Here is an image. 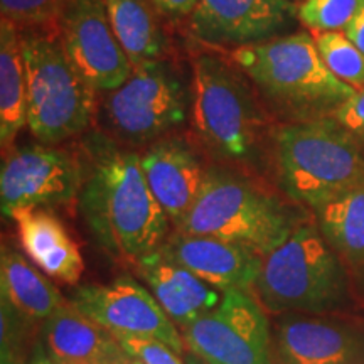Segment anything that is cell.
<instances>
[{
  "mask_svg": "<svg viewBox=\"0 0 364 364\" xmlns=\"http://www.w3.org/2000/svg\"><path fill=\"white\" fill-rule=\"evenodd\" d=\"M85 150L81 216L105 252L136 263L166 243L171 223L150 193L140 154L103 134L90 135Z\"/></svg>",
  "mask_w": 364,
  "mask_h": 364,
  "instance_id": "6da1fadb",
  "label": "cell"
},
{
  "mask_svg": "<svg viewBox=\"0 0 364 364\" xmlns=\"http://www.w3.org/2000/svg\"><path fill=\"white\" fill-rule=\"evenodd\" d=\"M231 58L263 103L289 124L331 117L356 93L326 66L316 39L304 31L243 46L235 49Z\"/></svg>",
  "mask_w": 364,
  "mask_h": 364,
  "instance_id": "7a4b0ae2",
  "label": "cell"
},
{
  "mask_svg": "<svg viewBox=\"0 0 364 364\" xmlns=\"http://www.w3.org/2000/svg\"><path fill=\"white\" fill-rule=\"evenodd\" d=\"M252 85L238 66L215 54L194 59L191 115L196 134L213 156L245 169L260 164L273 135L263 100Z\"/></svg>",
  "mask_w": 364,
  "mask_h": 364,
  "instance_id": "3957f363",
  "label": "cell"
},
{
  "mask_svg": "<svg viewBox=\"0 0 364 364\" xmlns=\"http://www.w3.org/2000/svg\"><path fill=\"white\" fill-rule=\"evenodd\" d=\"M253 294L268 312L326 314L351 306V273L314 223L263 257Z\"/></svg>",
  "mask_w": 364,
  "mask_h": 364,
  "instance_id": "277c9868",
  "label": "cell"
},
{
  "mask_svg": "<svg viewBox=\"0 0 364 364\" xmlns=\"http://www.w3.org/2000/svg\"><path fill=\"white\" fill-rule=\"evenodd\" d=\"M272 154L282 191L314 213L364 177L361 140L332 117L273 129Z\"/></svg>",
  "mask_w": 364,
  "mask_h": 364,
  "instance_id": "5b68a950",
  "label": "cell"
},
{
  "mask_svg": "<svg viewBox=\"0 0 364 364\" xmlns=\"http://www.w3.org/2000/svg\"><path fill=\"white\" fill-rule=\"evenodd\" d=\"M302 220L275 194L230 167H208L198 199L176 231L236 241L265 257Z\"/></svg>",
  "mask_w": 364,
  "mask_h": 364,
  "instance_id": "8992f818",
  "label": "cell"
},
{
  "mask_svg": "<svg viewBox=\"0 0 364 364\" xmlns=\"http://www.w3.org/2000/svg\"><path fill=\"white\" fill-rule=\"evenodd\" d=\"M27 86V127L46 145H58L90 129L97 90L68 59L59 34H22Z\"/></svg>",
  "mask_w": 364,
  "mask_h": 364,
  "instance_id": "52a82bcc",
  "label": "cell"
},
{
  "mask_svg": "<svg viewBox=\"0 0 364 364\" xmlns=\"http://www.w3.org/2000/svg\"><path fill=\"white\" fill-rule=\"evenodd\" d=\"M193 91L166 61L136 65L120 88L108 93L105 118L127 145H150L188 120Z\"/></svg>",
  "mask_w": 364,
  "mask_h": 364,
  "instance_id": "ba28073f",
  "label": "cell"
},
{
  "mask_svg": "<svg viewBox=\"0 0 364 364\" xmlns=\"http://www.w3.org/2000/svg\"><path fill=\"white\" fill-rule=\"evenodd\" d=\"M186 351L208 364H273L272 331L250 290H226L218 306L181 332Z\"/></svg>",
  "mask_w": 364,
  "mask_h": 364,
  "instance_id": "9c48e42d",
  "label": "cell"
},
{
  "mask_svg": "<svg viewBox=\"0 0 364 364\" xmlns=\"http://www.w3.org/2000/svg\"><path fill=\"white\" fill-rule=\"evenodd\" d=\"M83 184V166L54 145L14 150L0 171V209L14 218L22 209H48L76 201Z\"/></svg>",
  "mask_w": 364,
  "mask_h": 364,
  "instance_id": "30bf717a",
  "label": "cell"
},
{
  "mask_svg": "<svg viewBox=\"0 0 364 364\" xmlns=\"http://www.w3.org/2000/svg\"><path fill=\"white\" fill-rule=\"evenodd\" d=\"M70 302L110 331L115 338L161 341L184 354L181 331L162 311L149 289L129 275L108 285H86L73 292Z\"/></svg>",
  "mask_w": 364,
  "mask_h": 364,
  "instance_id": "8fae6325",
  "label": "cell"
},
{
  "mask_svg": "<svg viewBox=\"0 0 364 364\" xmlns=\"http://www.w3.org/2000/svg\"><path fill=\"white\" fill-rule=\"evenodd\" d=\"M59 38L71 65L97 91L110 93L134 73V63L113 33L105 0H70Z\"/></svg>",
  "mask_w": 364,
  "mask_h": 364,
  "instance_id": "7c38bea8",
  "label": "cell"
},
{
  "mask_svg": "<svg viewBox=\"0 0 364 364\" xmlns=\"http://www.w3.org/2000/svg\"><path fill=\"white\" fill-rule=\"evenodd\" d=\"M297 7L292 0H199L189 31L203 43L238 49L290 34Z\"/></svg>",
  "mask_w": 364,
  "mask_h": 364,
  "instance_id": "4fadbf2b",
  "label": "cell"
},
{
  "mask_svg": "<svg viewBox=\"0 0 364 364\" xmlns=\"http://www.w3.org/2000/svg\"><path fill=\"white\" fill-rule=\"evenodd\" d=\"M272 348L275 364H364V331L327 314H280Z\"/></svg>",
  "mask_w": 364,
  "mask_h": 364,
  "instance_id": "5bb4252c",
  "label": "cell"
},
{
  "mask_svg": "<svg viewBox=\"0 0 364 364\" xmlns=\"http://www.w3.org/2000/svg\"><path fill=\"white\" fill-rule=\"evenodd\" d=\"M172 260L215 289L250 290L260 273L263 255L247 245L204 235L176 231L161 247Z\"/></svg>",
  "mask_w": 364,
  "mask_h": 364,
  "instance_id": "9a60e30c",
  "label": "cell"
},
{
  "mask_svg": "<svg viewBox=\"0 0 364 364\" xmlns=\"http://www.w3.org/2000/svg\"><path fill=\"white\" fill-rule=\"evenodd\" d=\"M145 181L172 226L188 216L201 191L206 167L188 142L164 136L140 154Z\"/></svg>",
  "mask_w": 364,
  "mask_h": 364,
  "instance_id": "2e32d148",
  "label": "cell"
},
{
  "mask_svg": "<svg viewBox=\"0 0 364 364\" xmlns=\"http://www.w3.org/2000/svg\"><path fill=\"white\" fill-rule=\"evenodd\" d=\"M140 279L181 332L211 312L221 302L223 292L194 275L162 248L135 263Z\"/></svg>",
  "mask_w": 364,
  "mask_h": 364,
  "instance_id": "e0dca14e",
  "label": "cell"
},
{
  "mask_svg": "<svg viewBox=\"0 0 364 364\" xmlns=\"http://www.w3.org/2000/svg\"><path fill=\"white\" fill-rule=\"evenodd\" d=\"M48 356L61 364H129L134 361L120 341L68 300L43 322Z\"/></svg>",
  "mask_w": 364,
  "mask_h": 364,
  "instance_id": "ac0fdd59",
  "label": "cell"
},
{
  "mask_svg": "<svg viewBox=\"0 0 364 364\" xmlns=\"http://www.w3.org/2000/svg\"><path fill=\"white\" fill-rule=\"evenodd\" d=\"M24 253L53 279L76 285L85 272L80 248L63 223L48 209H22L12 218Z\"/></svg>",
  "mask_w": 364,
  "mask_h": 364,
  "instance_id": "d6986e66",
  "label": "cell"
},
{
  "mask_svg": "<svg viewBox=\"0 0 364 364\" xmlns=\"http://www.w3.org/2000/svg\"><path fill=\"white\" fill-rule=\"evenodd\" d=\"M317 226L351 277L364 282V177L316 211Z\"/></svg>",
  "mask_w": 364,
  "mask_h": 364,
  "instance_id": "ffe728a7",
  "label": "cell"
},
{
  "mask_svg": "<svg viewBox=\"0 0 364 364\" xmlns=\"http://www.w3.org/2000/svg\"><path fill=\"white\" fill-rule=\"evenodd\" d=\"M0 289L2 300L22 318L46 321L65 307L68 300L39 270L17 253L2 247L0 255Z\"/></svg>",
  "mask_w": 364,
  "mask_h": 364,
  "instance_id": "44dd1931",
  "label": "cell"
},
{
  "mask_svg": "<svg viewBox=\"0 0 364 364\" xmlns=\"http://www.w3.org/2000/svg\"><path fill=\"white\" fill-rule=\"evenodd\" d=\"M27 125V86L22 34L14 22H0V142L11 149Z\"/></svg>",
  "mask_w": 364,
  "mask_h": 364,
  "instance_id": "7402d4cb",
  "label": "cell"
},
{
  "mask_svg": "<svg viewBox=\"0 0 364 364\" xmlns=\"http://www.w3.org/2000/svg\"><path fill=\"white\" fill-rule=\"evenodd\" d=\"M108 19L134 66L162 61L166 36L150 0H105Z\"/></svg>",
  "mask_w": 364,
  "mask_h": 364,
  "instance_id": "603a6c76",
  "label": "cell"
},
{
  "mask_svg": "<svg viewBox=\"0 0 364 364\" xmlns=\"http://www.w3.org/2000/svg\"><path fill=\"white\" fill-rule=\"evenodd\" d=\"M314 39L326 66L346 85L353 86L356 91L364 90V54L348 36L341 31H332L316 34Z\"/></svg>",
  "mask_w": 364,
  "mask_h": 364,
  "instance_id": "cb8c5ba5",
  "label": "cell"
},
{
  "mask_svg": "<svg viewBox=\"0 0 364 364\" xmlns=\"http://www.w3.org/2000/svg\"><path fill=\"white\" fill-rule=\"evenodd\" d=\"M364 9V0H304L297 7L299 21L312 33L346 31Z\"/></svg>",
  "mask_w": 364,
  "mask_h": 364,
  "instance_id": "d4e9b609",
  "label": "cell"
},
{
  "mask_svg": "<svg viewBox=\"0 0 364 364\" xmlns=\"http://www.w3.org/2000/svg\"><path fill=\"white\" fill-rule=\"evenodd\" d=\"M70 0H0L4 19L29 31L34 27L59 26Z\"/></svg>",
  "mask_w": 364,
  "mask_h": 364,
  "instance_id": "484cf974",
  "label": "cell"
},
{
  "mask_svg": "<svg viewBox=\"0 0 364 364\" xmlns=\"http://www.w3.org/2000/svg\"><path fill=\"white\" fill-rule=\"evenodd\" d=\"M118 341L125 353L140 364H186L184 359L179 358V353L161 341L129 338H118Z\"/></svg>",
  "mask_w": 364,
  "mask_h": 364,
  "instance_id": "4316f807",
  "label": "cell"
},
{
  "mask_svg": "<svg viewBox=\"0 0 364 364\" xmlns=\"http://www.w3.org/2000/svg\"><path fill=\"white\" fill-rule=\"evenodd\" d=\"M338 124L364 140V90H359L344 103H341L331 115Z\"/></svg>",
  "mask_w": 364,
  "mask_h": 364,
  "instance_id": "83f0119b",
  "label": "cell"
},
{
  "mask_svg": "<svg viewBox=\"0 0 364 364\" xmlns=\"http://www.w3.org/2000/svg\"><path fill=\"white\" fill-rule=\"evenodd\" d=\"M156 6L157 11H161L172 19H182L189 17L198 6L199 0H150Z\"/></svg>",
  "mask_w": 364,
  "mask_h": 364,
  "instance_id": "f1b7e54d",
  "label": "cell"
},
{
  "mask_svg": "<svg viewBox=\"0 0 364 364\" xmlns=\"http://www.w3.org/2000/svg\"><path fill=\"white\" fill-rule=\"evenodd\" d=\"M344 34L348 36V39L364 54V9L354 17V21L348 26Z\"/></svg>",
  "mask_w": 364,
  "mask_h": 364,
  "instance_id": "f546056e",
  "label": "cell"
},
{
  "mask_svg": "<svg viewBox=\"0 0 364 364\" xmlns=\"http://www.w3.org/2000/svg\"><path fill=\"white\" fill-rule=\"evenodd\" d=\"M184 363L186 364H208L206 361H203L201 358H198L196 354L189 351H184Z\"/></svg>",
  "mask_w": 364,
  "mask_h": 364,
  "instance_id": "4dcf8cb0",
  "label": "cell"
},
{
  "mask_svg": "<svg viewBox=\"0 0 364 364\" xmlns=\"http://www.w3.org/2000/svg\"><path fill=\"white\" fill-rule=\"evenodd\" d=\"M33 364H61V363H56L54 359H51L49 356H44V354H38L36 359L33 361Z\"/></svg>",
  "mask_w": 364,
  "mask_h": 364,
  "instance_id": "1f68e13d",
  "label": "cell"
},
{
  "mask_svg": "<svg viewBox=\"0 0 364 364\" xmlns=\"http://www.w3.org/2000/svg\"><path fill=\"white\" fill-rule=\"evenodd\" d=\"M129 364H140V363H139V361H135V359H134V361L129 363Z\"/></svg>",
  "mask_w": 364,
  "mask_h": 364,
  "instance_id": "d6a6232c",
  "label": "cell"
}]
</instances>
